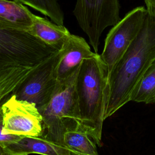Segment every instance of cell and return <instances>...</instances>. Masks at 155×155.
I'll list each match as a JSON object with an SVG mask.
<instances>
[{"instance_id": "6da1fadb", "label": "cell", "mask_w": 155, "mask_h": 155, "mask_svg": "<svg viewBox=\"0 0 155 155\" xmlns=\"http://www.w3.org/2000/svg\"><path fill=\"white\" fill-rule=\"evenodd\" d=\"M154 59L155 15L147 12L138 35L108 75L105 120L131 101L135 87Z\"/></svg>"}, {"instance_id": "7a4b0ae2", "label": "cell", "mask_w": 155, "mask_h": 155, "mask_svg": "<svg viewBox=\"0 0 155 155\" xmlns=\"http://www.w3.org/2000/svg\"><path fill=\"white\" fill-rule=\"evenodd\" d=\"M108 70L100 54L84 59L76 79L80 114L79 128L85 131L96 145L102 146V134L108 96Z\"/></svg>"}, {"instance_id": "3957f363", "label": "cell", "mask_w": 155, "mask_h": 155, "mask_svg": "<svg viewBox=\"0 0 155 155\" xmlns=\"http://www.w3.org/2000/svg\"><path fill=\"white\" fill-rule=\"evenodd\" d=\"M79 70L67 79L58 81L49 101L38 109L43 119L44 137L47 139L62 143L66 130L79 127L80 114L76 88Z\"/></svg>"}, {"instance_id": "277c9868", "label": "cell", "mask_w": 155, "mask_h": 155, "mask_svg": "<svg viewBox=\"0 0 155 155\" xmlns=\"http://www.w3.org/2000/svg\"><path fill=\"white\" fill-rule=\"evenodd\" d=\"M59 51L27 31L0 28V68L36 66Z\"/></svg>"}, {"instance_id": "5b68a950", "label": "cell", "mask_w": 155, "mask_h": 155, "mask_svg": "<svg viewBox=\"0 0 155 155\" xmlns=\"http://www.w3.org/2000/svg\"><path fill=\"white\" fill-rule=\"evenodd\" d=\"M119 11V0H77L73 14L96 53L104 30L120 20Z\"/></svg>"}, {"instance_id": "8992f818", "label": "cell", "mask_w": 155, "mask_h": 155, "mask_svg": "<svg viewBox=\"0 0 155 155\" xmlns=\"http://www.w3.org/2000/svg\"><path fill=\"white\" fill-rule=\"evenodd\" d=\"M147 13L144 6L137 7L128 12L110 30L100 54L108 74L138 35Z\"/></svg>"}, {"instance_id": "52a82bcc", "label": "cell", "mask_w": 155, "mask_h": 155, "mask_svg": "<svg viewBox=\"0 0 155 155\" xmlns=\"http://www.w3.org/2000/svg\"><path fill=\"white\" fill-rule=\"evenodd\" d=\"M3 133L20 137H42L43 119L35 104L12 94L1 106Z\"/></svg>"}, {"instance_id": "ba28073f", "label": "cell", "mask_w": 155, "mask_h": 155, "mask_svg": "<svg viewBox=\"0 0 155 155\" xmlns=\"http://www.w3.org/2000/svg\"><path fill=\"white\" fill-rule=\"evenodd\" d=\"M58 52L38 65L12 94L18 99L35 104L38 109L44 106L50 99L58 83L54 68Z\"/></svg>"}, {"instance_id": "9c48e42d", "label": "cell", "mask_w": 155, "mask_h": 155, "mask_svg": "<svg viewBox=\"0 0 155 155\" xmlns=\"http://www.w3.org/2000/svg\"><path fill=\"white\" fill-rule=\"evenodd\" d=\"M82 37L71 34L58 53L54 75L58 81H63L78 70L84 59L96 56Z\"/></svg>"}, {"instance_id": "30bf717a", "label": "cell", "mask_w": 155, "mask_h": 155, "mask_svg": "<svg viewBox=\"0 0 155 155\" xmlns=\"http://www.w3.org/2000/svg\"><path fill=\"white\" fill-rule=\"evenodd\" d=\"M7 155H76L64 144L42 137H21L2 148Z\"/></svg>"}, {"instance_id": "8fae6325", "label": "cell", "mask_w": 155, "mask_h": 155, "mask_svg": "<svg viewBox=\"0 0 155 155\" xmlns=\"http://www.w3.org/2000/svg\"><path fill=\"white\" fill-rule=\"evenodd\" d=\"M33 16L21 3L0 0V28L28 31L33 24Z\"/></svg>"}, {"instance_id": "7c38bea8", "label": "cell", "mask_w": 155, "mask_h": 155, "mask_svg": "<svg viewBox=\"0 0 155 155\" xmlns=\"http://www.w3.org/2000/svg\"><path fill=\"white\" fill-rule=\"evenodd\" d=\"M45 44L60 50L71 35L64 25L50 22L47 18L34 15L33 24L28 31Z\"/></svg>"}, {"instance_id": "4fadbf2b", "label": "cell", "mask_w": 155, "mask_h": 155, "mask_svg": "<svg viewBox=\"0 0 155 155\" xmlns=\"http://www.w3.org/2000/svg\"><path fill=\"white\" fill-rule=\"evenodd\" d=\"M37 66H8L0 68V114L3 103Z\"/></svg>"}, {"instance_id": "5bb4252c", "label": "cell", "mask_w": 155, "mask_h": 155, "mask_svg": "<svg viewBox=\"0 0 155 155\" xmlns=\"http://www.w3.org/2000/svg\"><path fill=\"white\" fill-rule=\"evenodd\" d=\"M62 143L76 155H99L97 145L84 130L77 127L66 130Z\"/></svg>"}, {"instance_id": "9a60e30c", "label": "cell", "mask_w": 155, "mask_h": 155, "mask_svg": "<svg viewBox=\"0 0 155 155\" xmlns=\"http://www.w3.org/2000/svg\"><path fill=\"white\" fill-rule=\"evenodd\" d=\"M131 101L155 104V59L135 87L131 94Z\"/></svg>"}, {"instance_id": "2e32d148", "label": "cell", "mask_w": 155, "mask_h": 155, "mask_svg": "<svg viewBox=\"0 0 155 155\" xmlns=\"http://www.w3.org/2000/svg\"><path fill=\"white\" fill-rule=\"evenodd\" d=\"M49 17L54 23L64 25V13L57 0H14Z\"/></svg>"}, {"instance_id": "e0dca14e", "label": "cell", "mask_w": 155, "mask_h": 155, "mask_svg": "<svg viewBox=\"0 0 155 155\" xmlns=\"http://www.w3.org/2000/svg\"><path fill=\"white\" fill-rule=\"evenodd\" d=\"M2 125V114H0V147L2 148L7 147L12 143L19 140L21 137L13 134H5L3 133Z\"/></svg>"}, {"instance_id": "ac0fdd59", "label": "cell", "mask_w": 155, "mask_h": 155, "mask_svg": "<svg viewBox=\"0 0 155 155\" xmlns=\"http://www.w3.org/2000/svg\"><path fill=\"white\" fill-rule=\"evenodd\" d=\"M147 12L155 15V0H144Z\"/></svg>"}, {"instance_id": "d6986e66", "label": "cell", "mask_w": 155, "mask_h": 155, "mask_svg": "<svg viewBox=\"0 0 155 155\" xmlns=\"http://www.w3.org/2000/svg\"><path fill=\"white\" fill-rule=\"evenodd\" d=\"M0 155H6V153H5L2 148H1V147H0Z\"/></svg>"}, {"instance_id": "ffe728a7", "label": "cell", "mask_w": 155, "mask_h": 155, "mask_svg": "<svg viewBox=\"0 0 155 155\" xmlns=\"http://www.w3.org/2000/svg\"><path fill=\"white\" fill-rule=\"evenodd\" d=\"M6 155H7V154H6Z\"/></svg>"}]
</instances>
